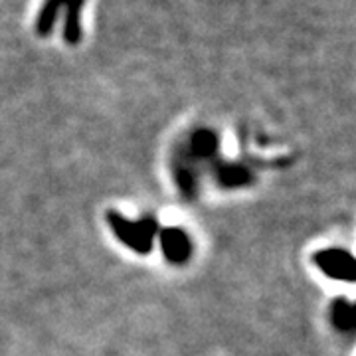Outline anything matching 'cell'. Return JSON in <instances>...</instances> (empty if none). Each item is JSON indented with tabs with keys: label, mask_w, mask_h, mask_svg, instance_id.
Returning <instances> with one entry per match:
<instances>
[{
	"label": "cell",
	"mask_w": 356,
	"mask_h": 356,
	"mask_svg": "<svg viewBox=\"0 0 356 356\" xmlns=\"http://www.w3.org/2000/svg\"><path fill=\"white\" fill-rule=\"evenodd\" d=\"M335 323L339 325V327H343V329H353V325H355V309H353V305H339L337 309H335Z\"/></svg>",
	"instance_id": "5b68a950"
},
{
	"label": "cell",
	"mask_w": 356,
	"mask_h": 356,
	"mask_svg": "<svg viewBox=\"0 0 356 356\" xmlns=\"http://www.w3.org/2000/svg\"><path fill=\"white\" fill-rule=\"evenodd\" d=\"M163 246H165V253L172 261H184L190 253V242L186 238V233L180 230H166L163 233Z\"/></svg>",
	"instance_id": "3957f363"
},
{
	"label": "cell",
	"mask_w": 356,
	"mask_h": 356,
	"mask_svg": "<svg viewBox=\"0 0 356 356\" xmlns=\"http://www.w3.org/2000/svg\"><path fill=\"white\" fill-rule=\"evenodd\" d=\"M319 267L335 279H346L350 281L355 277V261L348 253L339 251V249H329V251H321L317 256Z\"/></svg>",
	"instance_id": "7a4b0ae2"
},
{
	"label": "cell",
	"mask_w": 356,
	"mask_h": 356,
	"mask_svg": "<svg viewBox=\"0 0 356 356\" xmlns=\"http://www.w3.org/2000/svg\"><path fill=\"white\" fill-rule=\"evenodd\" d=\"M111 224L115 228L117 235L123 240L125 244L133 249H137L141 253L149 251L152 247V233H154V224L152 222H141V224H133L127 220L119 218V216H111Z\"/></svg>",
	"instance_id": "6da1fadb"
},
{
	"label": "cell",
	"mask_w": 356,
	"mask_h": 356,
	"mask_svg": "<svg viewBox=\"0 0 356 356\" xmlns=\"http://www.w3.org/2000/svg\"><path fill=\"white\" fill-rule=\"evenodd\" d=\"M80 2L82 0H75L71 2V10H69L68 16V28H66V38H68L69 44H75L80 40V26H78V12H80Z\"/></svg>",
	"instance_id": "277c9868"
}]
</instances>
